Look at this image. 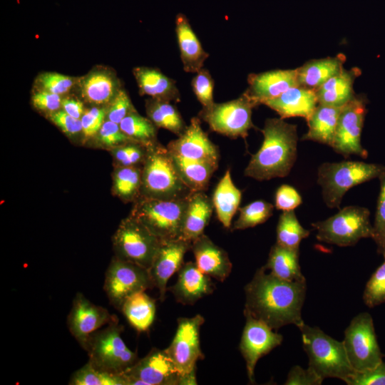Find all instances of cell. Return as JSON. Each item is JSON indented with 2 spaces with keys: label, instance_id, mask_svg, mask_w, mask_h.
<instances>
[{
  "label": "cell",
  "instance_id": "6da1fadb",
  "mask_svg": "<svg viewBox=\"0 0 385 385\" xmlns=\"http://www.w3.org/2000/svg\"><path fill=\"white\" fill-rule=\"evenodd\" d=\"M307 282L281 279L258 269L245 287L244 314H250L272 329L304 323L302 309L305 299Z\"/></svg>",
  "mask_w": 385,
  "mask_h": 385
},
{
  "label": "cell",
  "instance_id": "7a4b0ae2",
  "mask_svg": "<svg viewBox=\"0 0 385 385\" xmlns=\"http://www.w3.org/2000/svg\"><path fill=\"white\" fill-rule=\"evenodd\" d=\"M263 143L245 169V176L259 181L287 176L297 158V125L284 119L267 118Z\"/></svg>",
  "mask_w": 385,
  "mask_h": 385
},
{
  "label": "cell",
  "instance_id": "3957f363",
  "mask_svg": "<svg viewBox=\"0 0 385 385\" xmlns=\"http://www.w3.org/2000/svg\"><path fill=\"white\" fill-rule=\"evenodd\" d=\"M192 193L179 175L168 148L157 142L146 146L142 165L140 196L177 200L188 197Z\"/></svg>",
  "mask_w": 385,
  "mask_h": 385
},
{
  "label": "cell",
  "instance_id": "277c9868",
  "mask_svg": "<svg viewBox=\"0 0 385 385\" xmlns=\"http://www.w3.org/2000/svg\"><path fill=\"white\" fill-rule=\"evenodd\" d=\"M302 346L309 358V367L323 379L337 378L345 381L355 371L351 367L343 342L304 322L298 327Z\"/></svg>",
  "mask_w": 385,
  "mask_h": 385
},
{
  "label": "cell",
  "instance_id": "5b68a950",
  "mask_svg": "<svg viewBox=\"0 0 385 385\" xmlns=\"http://www.w3.org/2000/svg\"><path fill=\"white\" fill-rule=\"evenodd\" d=\"M384 173L385 166L380 164L349 160L325 163L319 168L317 181L326 205L338 208L350 188L379 178Z\"/></svg>",
  "mask_w": 385,
  "mask_h": 385
},
{
  "label": "cell",
  "instance_id": "8992f818",
  "mask_svg": "<svg viewBox=\"0 0 385 385\" xmlns=\"http://www.w3.org/2000/svg\"><path fill=\"white\" fill-rule=\"evenodd\" d=\"M188 198L160 200L140 196L130 215L162 242L180 239Z\"/></svg>",
  "mask_w": 385,
  "mask_h": 385
},
{
  "label": "cell",
  "instance_id": "52a82bcc",
  "mask_svg": "<svg viewBox=\"0 0 385 385\" xmlns=\"http://www.w3.org/2000/svg\"><path fill=\"white\" fill-rule=\"evenodd\" d=\"M123 327L116 320L93 333L83 348L88 352V361L96 368L115 374H123L138 360L121 337Z\"/></svg>",
  "mask_w": 385,
  "mask_h": 385
},
{
  "label": "cell",
  "instance_id": "ba28073f",
  "mask_svg": "<svg viewBox=\"0 0 385 385\" xmlns=\"http://www.w3.org/2000/svg\"><path fill=\"white\" fill-rule=\"evenodd\" d=\"M370 212L366 207L347 206L334 215L312 226L317 230V239L339 247L352 246L362 238H372Z\"/></svg>",
  "mask_w": 385,
  "mask_h": 385
},
{
  "label": "cell",
  "instance_id": "9c48e42d",
  "mask_svg": "<svg viewBox=\"0 0 385 385\" xmlns=\"http://www.w3.org/2000/svg\"><path fill=\"white\" fill-rule=\"evenodd\" d=\"M112 241L115 256L148 270L162 243L131 215L121 221Z\"/></svg>",
  "mask_w": 385,
  "mask_h": 385
},
{
  "label": "cell",
  "instance_id": "30bf717a",
  "mask_svg": "<svg viewBox=\"0 0 385 385\" xmlns=\"http://www.w3.org/2000/svg\"><path fill=\"white\" fill-rule=\"evenodd\" d=\"M342 342L355 371L372 369L383 361L374 322L368 312L360 313L351 319L345 329Z\"/></svg>",
  "mask_w": 385,
  "mask_h": 385
},
{
  "label": "cell",
  "instance_id": "8fae6325",
  "mask_svg": "<svg viewBox=\"0 0 385 385\" xmlns=\"http://www.w3.org/2000/svg\"><path fill=\"white\" fill-rule=\"evenodd\" d=\"M127 385L197 384L195 374L183 376L165 349L153 348L124 374Z\"/></svg>",
  "mask_w": 385,
  "mask_h": 385
},
{
  "label": "cell",
  "instance_id": "7c38bea8",
  "mask_svg": "<svg viewBox=\"0 0 385 385\" xmlns=\"http://www.w3.org/2000/svg\"><path fill=\"white\" fill-rule=\"evenodd\" d=\"M257 106L245 94L227 102L216 103L200 111L199 116L211 130L230 138H243L254 125L252 111Z\"/></svg>",
  "mask_w": 385,
  "mask_h": 385
},
{
  "label": "cell",
  "instance_id": "4fadbf2b",
  "mask_svg": "<svg viewBox=\"0 0 385 385\" xmlns=\"http://www.w3.org/2000/svg\"><path fill=\"white\" fill-rule=\"evenodd\" d=\"M154 286L148 269L114 256L106 270L104 291L115 309L120 310L125 300Z\"/></svg>",
  "mask_w": 385,
  "mask_h": 385
},
{
  "label": "cell",
  "instance_id": "5bb4252c",
  "mask_svg": "<svg viewBox=\"0 0 385 385\" xmlns=\"http://www.w3.org/2000/svg\"><path fill=\"white\" fill-rule=\"evenodd\" d=\"M204 322L200 314L178 318L175 336L165 349L183 376L195 374L197 361L204 359L200 343V331Z\"/></svg>",
  "mask_w": 385,
  "mask_h": 385
},
{
  "label": "cell",
  "instance_id": "9a60e30c",
  "mask_svg": "<svg viewBox=\"0 0 385 385\" xmlns=\"http://www.w3.org/2000/svg\"><path fill=\"white\" fill-rule=\"evenodd\" d=\"M366 103L364 96H355L342 108L332 147L344 158L356 155L366 158L368 155L361 144Z\"/></svg>",
  "mask_w": 385,
  "mask_h": 385
},
{
  "label": "cell",
  "instance_id": "2e32d148",
  "mask_svg": "<svg viewBox=\"0 0 385 385\" xmlns=\"http://www.w3.org/2000/svg\"><path fill=\"white\" fill-rule=\"evenodd\" d=\"M245 317L246 322L239 347L246 363L248 379L250 383H254L255 369L258 360L279 346L283 337L250 314H245Z\"/></svg>",
  "mask_w": 385,
  "mask_h": 385
},
{
  "label": "cell",
  "instance_id": "e0dca14e",
  "mask_svg": "<svg viewBox=\"0 0 385 385\" xmlns=\"http://www.w3.org/2000/svg\"><path fill=\"white\" fill-rule=\"evenodd\" d=\"M118 320L103 307L88 300L83 294L77 293L68 316L70 332L84 348L89 337L105 324Z\"/></svg>",
  "mask_w": 385,
  "mask_h": 385
},
{
  "label": "cell",
  "instance_id": "ac0fdd59",
  "mask_svg": "<svg viewBox=\"0 0 385 385\" xmlns=\"http://www.w3.org/2000/svg\"><path fill=\"white\" fill-rule=\"evenodd\" d=\"M167 148L173 155L218 166V148L203 131L199 117L192 118L183 133L170 142Z\"/></svg>",
  "mask_w": 385,
  "mask_h": 385
},
{
  "label": "cell",
  "instance_id": "d6986e66",
  "mask_svg": "<svg viewBox=\"0 0 385 385\" xmlns=\"http://www.w3.org/2000/svg\"><path fill=\"white\" fill-rule=\"evenodd\" d=\"M191 243L181 238L162 242L149 269L161 302L165 299L168 281L183 265L184 256L190 249Z\"/></svg>",
  "mask_w": 385,
  "mask_h": 385
},
{
  "label": "cell",
  "instance_id": "ffe728a7",
  "mask_svg": "<svg viewBox=\"0 0 385 385\" xmlns=\"http://www.w3.org/2000/svg\"><path fill=\"white\" fill-rule=\"evenodd\" d=\"M248 88L243 93L257 106L279 96L298 86L297 69L273 70L248 76Z\"/></svg>",
  "mask_w": 385,
  "mask_h": 385
},
{
  "label": "cell",
  "instance_id": "44dd1931",
  "mask_svg": "<svg viewBox=\"0 0 385 385\" xmlns=\"http://www.w3.org/2000/svg\"><path fill=\"white\" fill-rule=\"evenodd\" d=\"M190 249L194 255L198 269L206 275L223 282L232 271V262L227 253L215 245L205 234L191 243Z\"/></svg>",
  "mask_w": 385,
  "mask_h": 385
},
{
  "label": "cell",
  "instance_id": "7402d4cb",
  "mask_svg": "<svg viewBox=\"0 0 385 385\" xmlns=\"http://www.w3.org/2000/svg\"><path fill=\"white\" fill-rule=\"evenodd\" d=\"M175 284L170 288L175 300L183 304H193L214 291L210 277L202 273L195 262L183 263Z\"/></svg>",
  "mask_w": 385,
  "mask_h": 385
},
{
  "label": "cell",
  "instance_id": "603a6c76",
  "mask_svg": "<svg viewBox=\"0 0 385 385\" xmlns=\"http://www.w3.org/2000/svg\"><path fill=\"white\" fill-rule=\"evenodd\" d=\"M264 105L276 111L282 119L302 117L307 120L318 105V101L315 90L295 86Z\"/></svg>",
  "mask_w": 385,
  "mask_h": 385
},
{
  "label": "cell",
  "instance_id": "cb8c5ba5",
  "mask_svg": "<svg viewBox=\"0 0 385 385\" xmlns=\"http://www.w3.org/2000/svg\"><path fill=\"white\" fill-rule=\"evenodd\" d=\"M175 32L180 58L185 72L197 73L209 57L193 31L188 19L182 13L175 17Z\"/></svg>",
  "mask_w": 385,
  "mask_h": 385
},
{
  "label": "cell",
  "instance_id": "d4e9b609",
  "mask_svg": "<svg viewBox=\"0 0 385 385\" xmlns=\"http://www.w3.org/2000/svg\"><path fill=\"white\" fill-rule=\"evenodd\" d=\"M213 204L203 191L192 192L185 212L181 239L193 242L204 234L212 214Z\"/></svg>",
  "mask_w": 385,
  "mask_h": 385
},
{
  "label": "cell",
  "instance_id": "484cf974",
  "mask_svg": "<svg viewBox=\"0 0 385 385\" xmlns=\"http://www.w3.org/2000/svg\"><path fill=\"white\" fill-rule=\"evenodd\" d=\"M360 74L358 68L350 70L343 68L334 75L316 91L319 104L342 107L355 97L353 86L354 80Z\"/></svg>",
  "mask_w": 385,
  "mask_h": 385
},
{
  "label": "cell",
  "instance_id": "4316f807",
  "mask_svg": "<svg viewBox=\"0 0 385 385\" xmlns=\"http://www.w3.org/2000/svg\"><path fill=\"white\" fill-rule=\"evenodd\" d=\"M118 81L111 71L95 69L79 81L82 98L94 105L110 103L118 91Z\"/></svg>",
  "mask_w": 385,
  "mask_h": 385
},
{
  "label": "cell",
  "instance_id": "83f0119b",
  "mask_svg": "<svg viewBox=\"0 0 385 385\" xmlns=\"http://www.w3.org/2000/svg\"><path fill=\"white\" fill-rule=\"evenodd\" d=\"M141 95L167 101H180V93L175 82L159 70L148 67H137L133 70Z\"/></svg>",
  "mask_w": 385,
  "mask_h": 385
},
{
  "label": "cell",
  "instance_id": "f1b7e54d",
  "mask_svg": "<svg viewBox=\"0 0 385 385\" xmlns=\"http://www.w3.org/2000/svg\"><path fill=\"white\" fill-rule=\"evenodd\" d=\"M346 61L344 54L311 60L297 68L298 86L317 90L330 78L339 73Z\"/></svg>",
  "mask_w": 385,
  "mask_h": 385
},
{
  "label": "cell",
  "instance_id": "f546056e",
  "mask_svg": "<svg viewBox=\"0 0 385 385\" xmlns=\"http://www.w3.org/2000/svg\"><path fill=\"white\" fill-rule=\"evenodd\" d=\"M342 107L318 103L307 119L308 131L302 140H313L332 147Z\"/></svg>",
  "mask_w": 385,
  "mask_h": 385
},
{
  "label": "cell",
  "instance_id": "4dcf8cb0",
  "mask_svg": "<svg viewBox=\"0 0 385 385\" xmlns=\"http://www.w3.org/2000/svg\"><path fill=\"white\" fill-rule=\"evenodd\" d=\"M242 192L234 184L230 170H226L212 197L217 217L225 228L230 227L232 220L239 210Z\"/></svg>",
  "mask_w": 385,
  "mask_h": 385
},
{
  "label": "cell",
  "instance_id": "1f68e13d",
  "mask_svg": "<svg viewBox=\"0 0 385 385\" xmlns=\"http://www.w3.org/2000/svg\"><path fill=\"white\" fill-rule=\"evenodd\" d=\"M264 267L274 276L289 282L306 281L299 263V248L282 246L276 242L270 252Z\"/></svg>",
  "mask_w": 385,
  "mask_h": 385
},
{
  "label": "cell",
  "instance_id": "d6a6232c",
  "mask_svg": "<svg viewBox=\"0 0 385 385\" xmlns=\"http://www.w3.org/2000/svg\"><path fill=\"white\" fill-rule=\"evenodd\" d=\"M155 310V300L145 292H139L128 297L120 311L133 328L145 332L152 325Z\"/></svg>",
  "mask_w": 385,
  "mask_h": 385
},
{
  "label": "cell",
  "instance_id": "836d02e7",
  "mask_svg": "<svg viewBox=\"0 0 385 385\" xmlns=\"http://www.w3.org/2000/svg\"><path fill=\"white\" fill-rule=\"evenodd\" d=\"M170 154L179 175L189 189L192 192H204L217 165L207 162L183 158L171 153Z\"/></svg>",
  "mask_w": 385,
  "mask_h": 385
},
{
  "label": "cell",
  "instance_id": "e575fe53",
  "mask_svg": "<svg viewBox=\"0 0 385 385\" xmlns=\"http://www.w3.org/2000/svg\"><path fill=\"white\" fill-rule=\"evenodd\" d=\"M148 118L158 128H165L178 136L186 128L181 115L170 101L150 98L146 101Z\"/></svg>",
  "mask_w": 385,
  "mask_h": 385
},
{
  "label": "cell",
  "instance_id": "d590c367",
  "mask_svg": "<svg viewBox=\"0 0 385 385\" xmlns=\"http://www.w3.org/2000/svg\"><path fill=\"white\" fill-rule=\"evenodd\" d=\"M142 167L120 166L115 170L113 191L121 200L135 201L140 196Z\"/></svg>",
  "mask_w": 385,
  "mask_h": 385
},
{
  "label": "cell",
  "instance_id": "8d00e7d4",
  "mask_svg": "<svg viewBox=\"0 0 385 385\" xmlns=\"http://www.w3.org/2000/svg\"><path fill=\"white\" fill-rule=\"evenodd\" d=\"M309 230L299 223L294 210L283 211L277 226V243L289 248H299L301 241L309 235Z\"/></svg>",
  "mask_w": 385,
  "mask_h": 385
},
{
  "label": "cell",
  "instance_id": "74e56055",
  "mask_svg": "<svg viewBox=\"0 0 385 385\" xmlns=\"http://www.w3.org/2000/svg\"><path fill=\"white\" fill-rule=\"evenodd\" d=\"M120 129L133 141L145 146L156 143V126L149 119L135 111L129 113L119 123Z\"/></svg>",
  "mask_w": 385,
  "mask_h": 385
},
{
  "label": "cell",
  "instance_id": "f35d334b",
  "mask_svg": "<svg viewBox=\"0 0 385 385\" xmlns=\"http://www.w3.org/2000/svg\"><path fill=\"white\" fill-rule=\"evenodd\" d=\"M71 385H127L123 374H115L96 368L89 361L72 375Z\"/></svg>",
  "mask_w": 385,
  "mask_h": 385
},
{
  "label": "cell",
  "instance_id": "ab89813d",
  "mask_svg": "<svg viewBox=\"0 0 385 385\" xmlns=\"http://www.w3.org/2000/svg\"><path fill=\"white\" fill-rule=\"evenodd\" d=\"M274 206L265 200H257L239 208L240 214L233 230H245L266 222L272 215Z\"/></svg>",
  "mask_w": 385,
  "mask_h": 385
},
{
  "label": "cell",
  "instance_id": "60d3db41",
  "mask_svg": "<svg viewBox=\"0 0 385 385\" xmlns=\"http://www.w3.org/2000/svg\"><path fill=\"white\" fill-rule=\"evenodd\" d=\"M368 280L363 294L364 304L373 308L385 302V256Z\"/></svg>",
  "mask_w": 385,
  "mask_h": 385
},
{
  "label": "cell",
  "instance_id": "b9f144b4",
  "mask_svg": "<svg viewBox=\"0 0 385 385\" xmlns=\"http://www.w3.org/2000/svg\"><path fill=\"white\" fill-rule=\"evenodd\" d=\"M380 191L373 227L372 239L377 245V251L385 256V173L379 178Z\"/></svg>",
  "mask_w": 385,
  "mask_h": 385
},
{
  "label": "cell",
  "instance_id": "7bdbcfd3",
  "mask_svg": "<svg viewBox=\"0 0 385 385\" xmlns=\"http://www.w3.org/2000/svg\"><path fill=\"white\" fill-rule=\"evenodd\" d=\"M75 83V78L55 72L43 73L37 78L39 90L60 96L67 93Z\"/></svg>",
  "mask_w": 385,
  "mask_h": 385
},
{
  "label": "cell",
  "instance_id": "ee69618b",
  "mask_svg": "<svg viewBox=\"0 0 385 385\" xmlns=\"http://www.w3.org/2000/svg\"><path fill=\"white\" fill-rule=\"evenodd\" d=\"M112 152L119 165H138L144 161L146 146L133 141L113 148Z\"/></svg>",
  "mask_w": 385,
  "mask_h": 385
},
{
  "label": "cell",
  "instance_id": "f6af8a7d",
  "mask_svg": "<svg viewBox=\"0 0 385 385\" xmlns=\"http://www.w3.org/2000/svg\"><path fill=\"white\" fill-rule=\"evenodd\" d=\"M214 84L210 72L205 68L197 72L191 81L192 91L203 108H210L215 103L213 101Z\"/></svg>",
  "mask_w": 385,
  "mask_h": 385
},
{
  "label": "cell",
  "instance_id": "bcb514c9",
  "mask_svg": "<svg viewBox=\"0 0 385 385\" xmlns=\"http://www.w3.org/2000/svg\"><path fill=\"white\" fill-rule=\"evenodd\" d=\"M97 136L101 144L110 148L133 141L123 132L119 124L108 120L104 121Z\"/></svg>",
  "mask_w": 385,
  "mask_h": 385
},
{
  "label": "cell",
  "instance_id": "7dc6e473",
  "mask_svg": "<svg viewBox=\"0 0 385 385\" xmlns=\"http://www.w3.org/2000/svg\"><path fill=\"white\" fill-rule=\"evenodd\" d=\"M135 111L128 93L120 89L106 110L107 120L119 124L131 112Z\"/></svg>",
  "mask_w": 385,
  "mask_h": 385
},
{
  "label": "cell",
  "instance_id": "c3c4849f",
  "mask_svg": "<svg viewBox=\"0 0 385 385\" xmlns=\"http://www.w3.org/2000/svg\"><path fill=\"white\" fill-rule=\"evenodd\" d=\"M348 385H385V362L363 371H355L345 381Z\"/></svg>",
  "mask_w": 385,
  "mask_h": 385
},
{
  "label": "cell",
  "instance_id": "681fc988",
  "mask_svg": "<svg viewBox=\"0 0 385 385\" xmlns=\"http://www.w3.org/2000/svg\"><path fill=\"white\" fill-rule=\"evenodd\" d=\"M106 111L104 108L93 107L85 111L81 120L82 134L86 138L97 135L106 120Z\"/></svg>",
  "mask_w": 385,
  "mask_h": 385
},
{
  "label": "cell",
  "instance_id": "f907efd6",
  "mask_svg": "<svg viewBox=\"0 0 385 385\" xmlns=\"http://www.w3.org/2000/svg\"><path fill=\"white\" fill-rule=\"evenodd\" d=\"M302 202L297 190L289 185H282L275 193V207L282 211L294 210Z\"/></svg>",
  "mask_w": 385,
  "mask_h": 385
},
{
  "label": "cell",
  "instance_id": "816d5d0a",
  "mask_svg": "<svg viewBox=\"0 0 385 385\" xmlns=\"http://www.w3.org/2000/svg\"><path fill=\"white\" fill-rule=\"evenodd\" d=\"M324 379L313 369L308 366L303 369L298 365L294 366L287 375L285 385H320Z\"/></svg>",
  "mask_w": 385,
  "mask_h": 385
},
{
  "label": "cell",
  "instance_id": "f5cc1de1",
  "mask_svg": "<svg viewBox=\"0 0 385 385\" xmlns=\"http://www.w3.org/2000/svg\"><path fill=\"white\" fill-rule=\"evenodd\" d=\"M61 96L38 90L31 97V103L37 110L51 114L61 108Z\"/></svg>",
  "mask_w": 385,
  "mask_h": 385
},
{
  "label": "cell",
  "instance_id": "db71d44e",
  "mask_svg": "<svg viewBox=\"0 0 385 385\" xmlns=\"http://www.w3.org/2000/svg\"><path fill=\"white\" fill-rule=\"evenodd\" d=\"M49 119L67 135L73 136L82 133L81 119L71 116L62 109L50 114Z\"/></svg>",
  "mask_w": 385,
  "mask_h": 385
},
{
  "label": "cell",
  "instance_id": "11a10c76",
  "mask_svg": "<svg viewBox=\"0 0 385 385\" xmlns=\"http://www.w3.org/2000/svg\"><path fill=\"white\" fill-rule=\"evenodd\" d=\"M61 108L71 116L81 119L85 113L83 103L73 98H63Z\"/></svg>",
  "mask_w": 385,
  "mask_h": 385
}]
</instances>
